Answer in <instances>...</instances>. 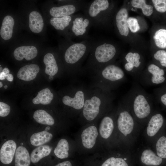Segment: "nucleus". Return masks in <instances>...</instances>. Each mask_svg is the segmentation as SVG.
I'll list each match as a JSON object with an SVG mask.
<instances>
[{
    "mask_svg": "<svg viewBox=\"0 0 166 166\" xmlns=\"http://www.w3.org/2000/svg\"><path fill=\"white\" fill-rule=\"evenodd\" d=\"M115 98L112 92L91 85L88 87L84 106L79 117L80 122L85 125L99 120L114 107Z\"/></svg>",
    "mask_w": 166,
    "mask_h": 166,
    "instance_id": "nucleus-1",
    "label": "nucleus"
},
{
    "mask_svg": "<svg viewBox=\"0 0 166 166\" xmlns=\"http://www.w3.org/2000/svg\"><path fill=\"white\" fill-rule=\"evenodd\" d=\"M121 100L128 107L142 129H144L155 111L153 96L146 92L137 82H135Z\"/></svg>",
    "mask_w": 166,
    "mask_h": 166,
    "instance_id": "nucleus-2",
    "label": "nucleus"
},
{
    "mask_svg": "<svg viewBox=\"0 0 166 166\" xmlns=\"http://www.w3.org/2000/svg\"><path fill=\"white\" fill-rule=\"evenodd\" d=\"M116 121L120 145L132 151L142 129L121 100L116 107Z\"/></svg>",
    "mask_w": 166,
    "mask_h": 166,
    "instance_id": "nucleus-3",
    "label": "nucleus"
},
{
    "mask_svg": "<svg viewBox=\"0 0 166 166\" xmlns=\"http://www.w3.org/2000/svg\"><path fill=\"white\" fill-rule=\"evenodd\" d=\"M117 53V49L113 44L101 39L96 40L81 74L93 75L103 66L113 63Z\"/></svg>",
    "mask_w": 166,
    "mask_h": 166,
    "instance_id": "nucleus-4",
    "label": "nucleus"
},
{
    "mask_svg": "<svg viewBox=\"0 0 166 166\" xmlns=\"http://www.w3.org/2000/svg\"><path fill=\"white\" fill-rule=\"evenodd\" d=\"M93 75L91 85L109 92L117 89L126 78L122 69L113 62L103 66Z\"/></svg>",
    "mask_w": 166,
    "mask_h": 166,
    "instance_id": "nucleus-5",
    "label": "nucleus"
},
{
    "mask_svg": "<svg viewBox=\"0 0 166 166\" xmlns=\"http://www.w3.org/2000/svg\"><path fill=\"white\" fill-rule=\"evenodd\" d=\"M95 40L90 37L78 42H71L65 50L64 59L71 73L81 74L82 65L88 56Z\"/></svg>",
    "mask_w": 166,
    "mask_h": 166,
    "instance_id": "nucleus-6",
    "label": "nucleus"
},
{
    "mask_svg": "<svg viewBox=\"0 0 166 166\" xmlns=\"http://www.w3.org/2000/svg\"><path fill=\"white\" fill-rule=\"evenodd\" d=\"M116 112V107H114L99 120L98 127L99 138L103 149H110L121 146L118 140Z\"/></svg>",
    "mask_w": 166,
    "mask_h": 166,
    "instance_id": "nucleus-7",
    "label": "nucleus"
},
{
    "mask_svg": "<svg viewBox=\"0 0 166 166\" xmlns=\"http://www.w3.org/2000/svg\"><path fill=\"white\" fill-rule=\"evenodd\" d=\"M99 120L84 125L80 130L75 141L76 151L78 152H93L97 146L100 144L101 146L97 124Z\"/></svg>",
    "mask_w": 166,
    "mask_h": 166,
    "instance_id": "nucleus-8",
    "label": "nucleus"
},
{
    "mask_svg": "<svg viewBox=\"0 0 166 166\" xmlns=\"http://www.w3.org/2000/svg\"><path fill=\"white\" fill-rule=\"evenodd\" d=\"M88 87L83 85L72 87L69 94L61 99L63 105L69 109L70 113L73 117H79L83 109Z\"/></svg>",
    "mask_w": 166,
    "mask_h": 166,
    "instance_id": "nucleus-9",
    "label": "nucleus"
},
{
    "mask_svg": "<svg viewBox=\"0 0 166 166\" xmlns=\"http://www.w3.org/2000/svg\"><path fill=\"white\" fill-rule=\"evenodd\" d=\"M110 3L108 0H94L87 3L82 10L91 21L93 26L100 28L106 24Z\"/></svg>",
    "mask_w": 166,
    "mask_h": 166,
    "instance_id": "nucleus-10",
    "label": "nucleus"
},
{
    "mask_svg": "<svg viewBox=\"0 0 166 166\" xmlns=\"http://www.w3.org/2000/svg\"><path fill=\"white\" fill-rule=\"evenodd\" d=\"M104 150L107 158L101 166H131L132 151L122 146Z\"/></svg>",
    "mask_w": 166,
    "mask_h": 166,
    "instance_id": "nucleus-11",
    "label": "nucleus"
},
{
    "mask_svg": "<svg viewBox=\"0 0 166 166\" xmlns=\"http://www.w3.org/2000/svg\"><path fill=\"white\" fill-rule=\"evenodd\" d=\"M136 81L146 86L162 84L166 82L165 71L155 64H150L146 71L141 72Z\"/></svg>",
    "mask_w": 166,
    "mask_h": 166,
    "instance_id": "nucleus-12",
    "label": "nucleus"
},
{
    "mask_svg": "<svg viewBox=\"0 0 166 166\" xmlns=\"http://www.w3.org/2000/svg\"><path fill=\"white\" fill-rule=\"evenodd\" d=\"M164 123L165 120L163 115L155 110L144 128L143 136L148 145L150 146L159 136Z\"/></svg>",
    "mask_w": 166,
    "mask_h": 166,
    "instance_id": "nucleus-13",
    "label": "nucleus"
},
{
    "mask_svg": "<svg viewBox=\"0 0 166 166\" xmlns=\"http://www.w3.org/2000/svg\"><path fill=\"white\" fill-rule=\"evenodd\" d=\"M93 26L91 20L84 14L73 15L69 26L70 34L72 37L83 40L90 38L88 35L89 30Z\"/></svg>",
    "mask_w": 166,
    "mask_h": 166,
    "instance_id": "nucleus-14",
    "label": "nucleus"
},
{
    "mask_svg": "<svg viewBox=\"0 0 166 166\" xmlns=\"http://www.w3.org/2000/svg\"><path fill=\"white\" fill-rule=\"evenodd\" d=\"M85 0H71L69 3L58 6H53L49 10L53 17H61L73 15L80 11L83 10L87 4Z\"/></svg>",
    "mask_w": 166,
    "mask_h": 166,
    "instance_id": "nucleus-15",
    "label": "nucleus"
},
{
    "mask_svg": "<svg viewBox=\"0 0 166 166\" xmlns=\"http://www.w3.org/2000/svg\"><path fill=\"white\" fill-rule=\"evenodd\" d=\"M134 155L138 157L139 161L143 166H160L164 162L148 145L139 148Z\"/></svg>",
    "mask_w": 166,
    "mask_h": 166,
    "instance_id": "nucleus-16",
    "label": "nucleus"
},
{
    "mask_svg": "<svg viewBox=\"0 0 166 166\" xmlns=\"http://www.w3.org/2000/svg\"><path fill=\"white\" fill-rule=\"evenodd\" d=\"M52 150V148L47 144L36 147L30 154L31 163L35 166H52L49 157Z\"/></svg>",
    "mask_w": 166,
    "mask_h": 166,
    "instance_id": "nucleus-17",
    "label": "nucleus"
},
{
    "mask_svg": "<svg viewBox=\"0 0 166 166\" xmlns=\"http://www.w3.org/2000/svg\"><path fill=\"white\" fill-rule=\"evenodd\" d=\"M17 145L13 140H9L2 145L0 150V161L3 166H11L14 161Z\"/></svg>",
    "mask_w": 166,
    "mask_h": 166,
    "instance_id": "nucleus-18",
    "label": "nucleus"
},
{
    "mask_svg": "<svg viewBox=\"0 0 166 166\" xmlns=\"http://www.w3.org/2000/svg\"><path fill=\"white\" fill-rule=\"evenodd\" d=\"M125 59L127 62L124 65L125 70L129 73L136 81L137 75L136 69H138L140 66V57L137 53H128L125 56Z\"/></svg>",
    "mask_w": 166,
    "mask_h": 166,
    "instance_id": "nucleus-19",
    "label": "nucleus"
},
{
    "mask_svg": "<svg viewBox=\"0 0 166 166\" xmlns=\"http://www.w3.org/2000/svg\"><path fill=\"white\" fill-rule=\"evenodd\" d=\"M128 17V11L124 8L120 9L115 17V24L119 34L125 37L128 36L129 32L127 23Z\"/></svg>",
    "mask_w": 166,
    "mask_h": 166,
    "instance_id": "nucleus-20",
    "label": "nucleus"
},
{
    "mask_svg": "<svg viewBox=\"0 0 166 166\" xmlns=\"http://www.w3.org/2000/svg\"><path fill=\"white\" fill-rule=\"evenodd\" d=\"M30 156L27 148L20 145L17 147L14 161L11 166H30Z\"/></svg>",
    "mask_w": 166,
    "mask_h": 166,
    "instance_id": "nucleus-21",
    "label": "nucleus"
},
{
    "mask_svg": "<svg viewBox=\"0 0 166 166\" xmlns=\"http://www.w3.org/2000/svg\"><path fill=\"white\" fill-rule=\"evenodd\" d=\"M71 144L66 138H62L58 142L53 150L55 156L60 159H64L69 157L72 148H76V147H72Z\"/></svg>",
    "mask_w": 166,
    "mask_h": 166,
    "instance_id": "nucleus-22",
    "label": "nucleus"
},
{
    "mask_svg": "<svg viewBox=\"0 0 166 166\" xmlns=\"http://www.w3.org/2000/svg\"><path fill=\"white\" fill-rule=\"evenodd\" d=\"M38 54L37 49L33 46H21L16 48L14 52L15 59L18 61H21L24 58L27 60H31Z\"/></svg>",
    "mask_w": 166,
    "mask_h": 166,
    "instance_id": "nucleus-23",
    "label": "nucleus"
},
{
    "mask_svg": "<svg viewBox=\"0 0 166 166\" xmlns=\"http://www.w3.org/2000/svg\"><path fill=\"white\" fill-rule=\"evenodd\" d=\"M40 70L39 66L37 65L32 64L26 65L18 70L17 77L19 79L26 81L34 79Z\"/></svg>",
    "mask_w": 166,
    "mask_h": 166,
    "instance_id": "nucleus-24",
    "label": "nucleus"
},
{
    "mask_svg": "<svg viewBox=\"0 0 166 166\" xmlns=\"http://www.w3.org/2000/svg\"><path fill=\"white\" fill-rule=\"evenodd\" d=\"M53 137V134L45 130L33 134L30 137L31 145L37 147L49 142Z\"/></svg>",
    "mask_w": 166,
    "mask_h": 166,
    "instance_id": "nucleus-25",
    "label": "nucleus"
},
{
    "mask_svg": "<svg viewBox=\"0 0 166 166\" xmlns=\"http://www.w3.org/2000/svg\"><path fill=\"white\" fill-rule=\"evenodd\" d=\"M29 26L31 30L34 33H39L42 30L44 23L41 15L36 11H33L29 16Z\"/></svg>",
    "mask_w": 166,
    "mask_h": 166,
    "instance_id": "nucleus-26",
    "label": "nucleus"
},
{
    "mask_svg": "<svg viewBox=\"0 0 166 166\" xmlns=\"http://www.w3.org/2000/svg\"><path fill=\"white\" fill-rule=\"evenodd\" d=\"M14 20L10 16L7 15L4 18L0 29V34L4 40L10 39L12 37Z\"/></svg>",
    "mask_w": 166,
    "mask_h": 166,
    "instance_id": "nucleus-27",
    "label": "nucleus"
},
{
    "mask_svg": "<svg viewBox=\"0 0 166 166\" xmlns=\"http://www.w3.org/2000/svg\"><path fill=\"white\" fill-rule=\"evenodd\" d=\"M43 62L45 65V72L49 76L56 75L59 71L58 64L54 56L50 53H47L44 57Z\"/></svg>",
    "mask_w": 166,
    "mask_h": 166,
    "instance_id": "nucleus-28",
    "label": "nucleus"
},
{
    "mask_svg": "<svg viewBox=\"0 0 166 166\" xmlns=\"http://www.w3.org/2000/svg\"><path fill=\"white\" fill-rule=\"evenodd\" d=\"M152 149L160 157L166 160V136L159 135L150 145Z\"/></svg>",
    "mask_w": 166,
    "mask_h": 166,
    "instance_id": "nucleus-29",
    "label": "nucleus"
},
{
    "mask_svg": "<svg viewBox=\"0 0 166 166\" xmlns=\"http://www.w3.org/2000/svg\"><path fill=\"white\" fill-rule=\"evenodd\" d=\"M33 117L37 123L43 125L53 126L55 124L54 118L45 111L38 109L34 113Z\"/></svg>",
    "mask_w": 166,
    "mask_h": 166,
    "instance_id": "nucleus-30",
    "label": "nucleus"
},
{
    "mask_svg": "<svg viewBox=\"0 0 166 166\" xmlns=\"http://www.w3.org/2000/svg\"><path fill=\"white\" fill-rule=\"evenodd\" d=\"M53 97V94L50 90L46 88L38 92L37 96L33 99L32 102L36 105L40 104L43 105H48L51 103Z\"/></svg>",
    "mask_w": 166,
    "mask_h": 166,
    "instance_id": "nucleus-31",
    "label": "nucleus"
},
{
    "mask_svg": "<svg viewBox=\"0 0 166 166\" xmlns=\"http://www.w3.org/2000/svg\"><path fill=\"white\" fill-rule=\"evenodd\" d=\"M73 15L61 17H52L50 20L51 24L56 29L63 31L69 27Z\"/></svg>",
    "mask_w": 166,
    "mask_h": 166,
    "instance_id": "nucleus-32",
    "label": "nucleus"
},
{
    "mask_svg": "<svg viewBox=\"0 0 166 166\" xmlns=\"http://www.w3.org/2000/svg\"><path fill=\"white\" fill-rule=\"evenodd\" d=\"M154 94L155 102L166 108V82L154 90Z\"/></svg>",
    "mask_w": 166,
    "mask_h": 166,
    "instance_id": "nucleus-33",
    "label": "nucleus"
},
{
    "mask_svg": "<svg viewBox=\"0 0 166 166\" xmlns=\"http://www.w3.org/2000/svg\"><path fill=\"white\" fill-rule=\"evenodd\" d=\"M131 4L133 7L140 8L143 14L145 16H149L153 13V8L151 5L147 4L144 0H132Z\"/></svg>",
    "mask_w": 166,
    "mask_h": 166,
    "instance_id": "nucleus-34",
    "label": "nucleus"
},
{
    "mask_svg": "<svg viewBox=\"0 0 166 166\" xmlns=\"http://www.w3.org/2000/svg\"><path fill=\"white\" fill-rule=\"evenodd\" d=\"M155 44L162 49L166 48V30L161 29L156 31L153 36Z\"/></svg>",
    "mask_w": 166,
    "mask_h": 166,
    "instance_id": "nucleus-35",
    "label": "nucleus"
},
{
    "mask_svg": "<svg viewBox=\"0 0 166 166\" xmlns=\"http://www.w3.org/2000/svg\"><path fill=\"white\" fill-rule=\"evenodd\" d=\"M154 59L158 61L160 65L166 68V51L163 50L157 51L153 55Z\"/></svg>",
    "mask_w": 166,
    "mask_h": 166,
    "instance_id": "nucleus-36",
    "label": "nucleus"
},
{
    "mask_svg": "<svg viewBox=\"0 0 166 166\" xmlns=\"http://www.w3.org/2000/svg\"><path fill=\"white\" fill-rule=\"evenodd\" d=\"M127 23L128 28L132 33H136L140 29V27L137 20L133 17L128 18Z\"/></svg>",
    "mask_w": 166,
    "mask_h": 166,
    "instance_id": "nucleus-37",
    "label": "nucleus"
},
{
    "mask_svg": "<svg viewBox=\"0 0 166 166\" xmlns=\"http://www.w3.org/2000/svg\"><path fill=\"white\" fill-rule=\"evenodd\" d=\"M152 2L157 11L160 13L166 11V0H152Z\"/></svg>",
    "mask_w": 166,
    "mask_h": 166,
    "instance_id": "nucleus-38",
    "label": "nucleus"
},
{
    "mask_svg": "<svg viewBox=\"0 0 166 166\" xmlns=\"http://www.w3.org/2000/svg\"><path fill=\"white\" fill-rule=\"evenodd\" d=\"M10 107L7 104L0 102V116L4 117L8 116L10 113Z\"/></svg>",
    "mask_w": 166,
    "mask_h": 166,
    "instance_id": "nucleus-39",
    "label": "nucleus"
},
{
    "mask_svg": "<svg viewBox=\"0 0 166 166\" xmlns=\"http://www.w3.org/2000/svg\"><path fill=\"white\" fill-rule=\"evenodd\" d=\"M52 166H73V165L70 161L65 160L58 163Z\"/></svg>",
    "mask_w": 166,
    "mask_h": 166,
    "instance_id": "nucleus-40",
    "label": "nucleus"
},
{
    "mask_svg": "<svg viewBox=\"0 0 166 166\" xmlns=\"http://www.w3.org/2000/svg\"><path fill=\"white\" fill-rule=\"evenodd\" d=\"M6 78L8 81H12L13 80L14 77L12 74L9 73L6 75Z\"/></svg>",
    "mask_w": 166,
    "mask_h": 166,
    "instance_id": "nucleus-41",
    "label": "nucleus"
},
{
    "mask_svg": "<svg viewBox=\"0 0 166 166\" xmlns=\"http://www.w3.org/2000/svg\"><path fill=\"white\" fill-rule=\"evenodd\" d=\"M6 75L3 72H1L0 73V80H4L6 78Z\"/></svg>",
    "mask_w": 166,
    "mask_h": 166,
    "instance_id": "nucleus-42",
    "label": "nucleus"
},
{
    "mask_svg": "<svg viewBox=\"0 0 166 166\" xmlns=\"http://www.w3.org/2000/svg\"><path fill=\"white\" fill-rule=\"evenodd\" d=\"M2 71L6 75L9 74L10 73V70L7 68H4Z\"/></svg>",
    "mask_w": 166,
    "mask_h": 166,
    "instance_id": "nucleus-43",
    "label": "nucleus"
},
{
    "mask_svg": "<svg viewBox=\"0 0 166 166\" xmlns=\"http://www.w3.org/2000/svg\"><path fill=\"white\" fill-rule=\"evenodd\" d=\"M50 129V127H47L45 129V130L47 131Z\"/></svg>",
    "mask_w": 166,
    "mask_h": 166,
    "instance_id": "nucleus-44",
    "label": "nucleus"
},
{
    "mask_svg": "<svg viewBox=\"0 0 166 166\" xmlns=\"http://www.w3.org/2000/svg\"><path fill=\"white\" fill-rule=\"evenodd\" d=\"M53 78V77L52 76H49V79L50 80H52Z\"/></svg>",
    "mask_w": 166,
    "mask_h": 166,
    "instance_id": "nucleus-45",
    "label": "nucleus"
},
{
    "mask_svg": "<svg viewBox=\"0 0 166 166\" xmlns=\"http://www.w3.org/2000/svg\"><path fill=\"white\" fill-rule=\"evenodd\" d=\"M3 86V84L1 82H0V87L1 88Z\"/></svg>",
    "mask_w": 166,
    "mask_h": 166,
    "instance_id": "nucleus-46",
    "label": "nucleus"
},
{
    "mask_svg": "<svg viewBox=\"0 0 166 166\" xmlns=\"http://www.w3.org/2000/svg\"><path fill=\"white\" fill-rule=\"evenodd\" d=\"M8 88V86L7 85H5L4 86V88L5 89H6L7 88Z\"/></svg>",
    "mask_w": 166,
    "mask_h": 166,
    "instance_id": "nucleus-47",
    "label": "nucleus"
},
{
    "mask_svg": "<svg viewBox=\"0 0 166 166\" xmlns=\"http://www.w3.org/2000/svg\"><path fill=\"white\" fill-rule=\"evenodd\" d=\"M2 70L3 69H2V67H0V71H2Z\"/></svg>",
    "mask_w": 166,
    "mask_h": 166,
    "instance_id": "nucleus-48",
    "label": "nucleus"
}]
</instances>
